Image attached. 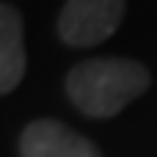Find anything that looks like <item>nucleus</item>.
I'll return each mask as SVG.
<instances>
[{"instance_id": "nucleus-3", "label": "nucleus", "mask_w": 157, "mask_h": 157, "mask_svg": "<svg viewBox=\"0 0 157 157\" xmlns=\"http://www.w3.org/2000/svg\"><path fill=\"white\" fill-rule=\"evenodd\" d=\"M19 157H102V152L63 121L36 119L19 135Z\"/></svg>"}, {"instance_id": "nucleus-2", "label": "nucleus", "mask_w": 157, "mask_h": 157, "mask_svg": "<svg viewBox=\"0 0 157 157\" xmlns=\"http://www.w3.org/2000/svg\"><path fill=\"white\" fill-rule=\"evenodd\" d=\"M127 11V0H66L55 30L66 47H97L108 41Z\"/></svg>"}, {"instance_id": "nucleus-1", "label": "nucleus", "mask_w": 157, "mask_h": 157, "mask_svg": "<svg viewBox=\"0 0 157 157\" xmlns=\"http://www.w3.org/2000/svg\"><path fill=\"white\" fill-rule=\"evenodd\" d=\"M152 86V75L141 61L132 58H86L66 75L69 102L91 119H113Z\"/></svg>"}, {"instance_id": "nucleus-4", "label": "nucleus", "mask_w": 157, "mask_h": 157, "mask_svg": "<svg viewBox=\"0 0 157 157\" xmlns=\"http://www.w3.org/2000/svg\"><path fill=\"white\" fill-rule=\"evenodd\" d=\"M28 69V47H25V22L17 6H0V94L8 97L17 91Z\"/></svg>"}]
</instances>
